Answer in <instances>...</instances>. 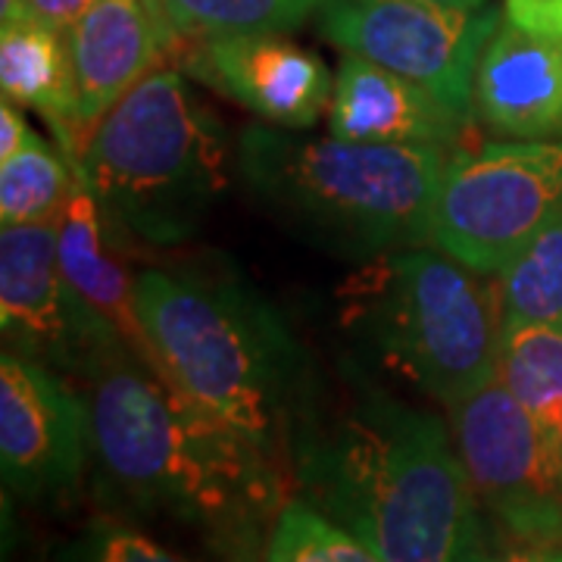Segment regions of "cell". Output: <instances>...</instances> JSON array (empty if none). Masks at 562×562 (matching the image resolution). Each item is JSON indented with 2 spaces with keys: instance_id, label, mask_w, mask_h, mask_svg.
Here are the masks:
<instances>
[{
  "instance_id": "cell-1",
  "label": "cell",
  "mask_w": 562,
  "mask_h": 562,
  "mask_svg": "<svg viewBox=\"0 0 562 562\" xmlns=\"http://www.w3.org/2000/svg\"><path fill=\"white\" fill-rule=\"evenodd\" d=\"M76 387L88 406L91 469L122 509L203 531L213 547L269 531L288 497L279 462L203 413L154 360L106 347Z\"/></svg>"
},
{
  "instance_id": "cell-2",
  "label": "cell",
  "mask_w": 562,
  "mask_h": 562,
  "mask_svg": "<svg viewBox=\"0 0 562 562\" xmlns=\"http://www.w3.org/2000/svg\"><path fill=\"white\" fill-rule=\"evenodd\" d=\"M297 497L384 562H457L472 491L450 425L360 375L338 397L313 387L288 447Z\"/></svg>"
},
{
  "instance_id": "cell-3",
  "label": "cell",
  "mask_w": 562,
  "mask_h": 562,
  "mask_svg": "<svg viewBox=\"0 0 562 562\" xmlns=\"http://www.w3.org/2000/svg\"><path fill=\"white\" fill-rule=\"evenodd\" d=\"M138 313L162 375L188 401L288 460L313 382L276 306L235 272L191 266L138 272Z\"/></svg>"
},
{
  "instance_id": "cell-4",
  "label": "cell",
  "mask_w": 562,
  "mask_h": 562,
  "mask_svg": "<svg viewBox=\"0 0 562 562\" xmlns=\"http://www.w3.org/2000/svg\"><path fill=\"white\" fill-rule=\"evenodd\" d=\"M447 147L306 138L269 122L238 138V169L276 220L347 260L431 244Z\"/></svg>"
},
{
  "instance_id": "cell-5",
  "label": "cell",
  "mask_w": 562,
  "mask_h": 562,
  "mask_svg": "<svg viewBox=\"0 0 562 562\" xmlns=\"http://www.w3.org/2000/svg\"><path fill=\"white\" fill-rule=\"evenodd\" d=\"M76 169L132 238L179 247L228 188V140L179 66H157L98 122Z\"/></svg>"
},
{
  "instance_id": "cell-6",
  "label": "cell",
  "mask_w": 562,
  "mask_h": 562,
  "mask_svg": "<svg viewBox=\"0 0 562 562\" xmlns=\"http://www.w3.org/2000/svg\"><path fill=\"white\" fill-rule=\"evenodd\" d=\"M344 328L425 397L453 406L501 372L497 281L438 247L372 257L341 288Z\"/></svg>"
},
{
  "instance_id": "cell-7",
  "label": "cell",
  "mask_w": 562,
  "mask_h": 562,
  "mask_svg": "<svg viewBox=\"0 0 562 562\" xmlns=\"http://www.w3.org/2000/svg\"><path fill=\"white\" fill-rule=\"evenodd\" d=\"M562 216V140H484L443 162L431 247L497 276L547 222Z\"/></svg>"
},
{
  "instance_id": "cell-8",
  "label": "cell",
  "mask_w": 562,
  "mask_h": 562,
  "mask_svg": "<svg viewBox=\"0 0 562 562\" xmlns=\"http://www.w3.org/2000/svg\"><path fill=\"white\" fill-rule=\"evenodd\" d=\"M501 7L460 10L428 0H325L319 32L341 47L428 88L453 113L475 122L472 94Z\"/></svg>"
},
{
  "instance_id": "cell-9",
  "label": "cell",
  "mask_w": 562,
  "mask_h": 562,
  "mask_svg": "<svg viewBox=\"0 0 562 562\" xmlns=\"http://www.w3.org/2000/svg\"><path fill=\"white\" fill-rule=\"evenodd\" d=\"M472 503L506 531L562 543V469L501 372L447 406Z\"/></svg>"
},
{
  "instance_id": "cell-10",
  "label": "cell",
  "mask_w": 562,
  "mask_h": 562,
  "mask_svg": "<svg viewBox=\"0 0 562 562\" xmlns=\"http://www.w3.org/2000/svg\"><path fill=\"white\" fill-rule=\"evenodd\" d=\"M0 331L10 353L79 379L116 328L81 301L63 276L57 222L3 225L0 232Z\"/></svg>"
},
{
  "instance_id": "cell-11",
  "label": "cell",
  "mask_w": 562,
  "mask_h": 562,
  "mask_svg": "<svg viewBox=\"0 0 562 562\" xmlns=\"http://www.w3.org/2000/svg\"><path fill=\"white\" fill-rule=\"evenodd\" d=\"M91 465L88 406L60 372L3 350L0 360V469L29 503H66Z\"/></svg>"
},
{
  "instance_id": "cell-12",
  "label": "cell",
  "mask_w": 562,
  "mask_h": 562,
  "mask_svg": "<svg viewBox=\"0 0 562 562\" xmlns=\"http://www.w3.org/2000/svg\"><path fill=\"white\" fill-rule=\"evenodd\" d=\"M472 113L503 140H562V0H501Z\"/></svg>"
},
{
  "instance_id": "cell-13",
  "label": "cell",
  "mask_w": 562,
  "mask_h": 562,
  "mask_svg": "<svg viewBox=\"0 0 562 562\" xmlns=\"http://www.w3.org/2000/svg\"><path fill=\"white\" fill-rule=\"evenodd\" d=\"M176 66L222 98L279 128H313L328 113L335 76L284 32H257L184 44Z\"/></svg>"
},
{
  "instance_id": "cell-14",
  "label": "cell",
  "mask_w": 562,
  "mask_h": 562,
  "mask_svg": "<svg viewBox=\"0 0 562 562\" xmlns=\"http://www.w3.org/2000/svg\"><path fill=\"white\" fill-rule=\"evenodd\" d=\"M325 125L331 138L341 140L453 150L472 128V120L453 113L416 81L366 57L347 54L335 76Z\"/></svg>"
},
{
  "instance_id": "cell-15",
  "label": "cell",
  "mask_w": 562,
  "mask_h": 562,
  "mask_svg": "<svg viewBox=\"0 0 562 562\" xmlns=\"http://www.w3.org/2000/svg\"><path fill=\"white\" fill-rule=\"evenodd\" d=\"M76 122L88 144L98 122L166 60L160 32L140 0H94L66 32ZM85 150V147H81Z\"/></svg>"
},
{
  "instance_id": "cell-16",
  "label": "cell",
  "mask_w": 562,
  "mask_h": 562,
  "mask_svg": "<svg viewBox=\"0 0 562 562\" xmlns=\"http://www.w3.org/2000/svg\"><path fill=\"white\" fill-rule=\"evenodd\" d=\"M103 220L106 216L101 201L85 181H79L57 220L63 276L79 291L81 301L116 328L122 341L140 357L157 362L138 313V276H132L125 262L106 247Z\"/></svg>"
},
{
  "instance_id": "cell-17",
  "label": "cell",
  "mask_w": 562,
  "mask_h": 562,
  "mask_svg": "<svg viewBox=\"0 0 562 562\" xmlns=\"http://www.w3.org/2000/svg\"><path fill=\"white\" fill-rule=\"evenodd\" d=\"M0 91L3 101L29 106L50 125L57 147L79 166L81 135L76 122V85L66 32L32 16L0 25Z\"/></svg>"
},
{
  "instance_id": "cell-18",
  "label": "cell",
  "mask_w": 562,
  "mask_h": 562,
  "mask_svg": "<svg viewBox=\"0 0 562 562\" xmlns=\"http://www.w3.org/2000/svg\"><path fill=\"white\" fill-rule=\"evenodd\" d=\"M501 379L538 425L562 469V331L501 322Z\"/></svg>"
},
{
  "instance_id": "cell-19",
  "label": "cell",
  "mask_w": 562,
  "mask_h": 562,
  "mask_svg": "<svg viewBox=\"0 0 562 562\" xmlns=\"http://www.w3.org/2000/svg\"><path fill=\"white\" fill-rule=\"evenodd\" d=\"M79 181L76 162L60 147L32 132L22 150H16L10 160H0V222L3 225L57 222Z\"/></svg>"
},
{
  "instance_id": "cell-20",
  "label": "cell",
  "mask_w": 562,
  "mask_h": 562,
  "mask_svg": "<svg viewBox=\"0 0 562 562\" xmlns=\"http://www.w3.org/2000/svg\"><path fill=\"white\" fill-rule=\"evenodd\" d=\"M172 60L184 44L257 32H291L316 10L310 0H160Z\"/></svg>"
},
{
  "instance_id": "cell-21",
  "label": "cell",
  "mask_w": 562,
  "mask_h": 562,
  "mask_svg": "<svg viewBox=\"0 0 562 562\" xmlns=\"http://www.w3.org/2000/svg\"><path fill=\"white\" fill-rule=\"evenodd\" d=\"M501 322L547 325L562 331V216L497 272Z\"/></svg>"
},
{
  "instance_id": "cell-22",
  "label": "cell",
  "mask_w": 562,
  "mask_h": 562,
  "mask_svg": "<svg viewBox=\"0 0 562 562\" xmlns=\"http://www.w3.org/2000/svg\"><path fill=\"white\" fill-rule=\"evenodd\" d=\"M266 562H384L369 543L328 519L316 506L291 497L266 541Z\"/></svg>"
},
{
  "instance_id": "cell-23",
  "label": "cell",
  "mask_w": 562,
  "mask_h": 562,
  "mask_svg": "<svg viewBox=\"0 0 562 562\" xmlns=\"http://www.w3.org/2000/svg\"><path fill=\"white\" fill-rule=\"evenodd\" d=\"M457 562H562V543L519 538L472 503V513L462 525Z\"/></svg>"
},
{
  "instance_id": "cell-24",
  "label": "cell",
  "mask_w": 562,
  "mask_h": 562,
  "mask_svg": "<svg viewBox=\"0 0 562 562\" xmlns=\"http://www.w3.org/2000/svg\"><path fill=\"white\" fill-rule=\"evenodd\" d=\"M72 562H191L132 525L101 516L76 543Z\"/></svg>"
},
{
  "instance_id": "cell-25",
  "label": "cell",
  "mask_w": 562,
  "mask_h": 562,
  "mask_svg": "<svg viewBox=\"0 0 562 562\" xmlns=\"http://www.w3.org/2000/svg\"><path fill=\"white\" fill-rule=\"evenodd\" d=\"M91 3L94 0H22L25 16L44 22L50 29H60V32H69L72 22L79 20Z\"/></svg>"
},
{
  "instance_id": "cell-26",
  "label": "cell",
  "mask_w": 562,
  "mask_h": 562,
  "mask_svg": "<svg viewBox=\"0 0 562 562\" xmlns=\"http://www.w3.org/2000/svg\"><path fill=\"white\" fill-rule=\"evenodd\" d=\"M29 138H32V128L22 120L20 106L3 101V106H0V160H10L16 150L25 147Z\"/></svg>"
},
{
  "instance_id": "cell-27",
  "label": "cell",
  "mask_w": 562,
  "mask_h": 562,
  "mask_svg": "<svg viewBox=\"0 0 562 562\" xmlns=\"http://www.w3.org/2000/svg\"><path fill=\"white\" fill-rule=\"evenodd\" d=\"M272 531V528H269ZM269 531H247L238 535L235 541L222 543L220 562H266V541H269Z\"/></svg>"
},
{
  "instance_id": "cell-28",
  "label": "cell",
  "mask_w": 562,
  "mask_h": 562,
  "mask_svg": "<svg viewBox=\"0 0 562 562\" xmlns=\"http://www.w3.org/2000/svg\"><path fill=\"white\" fill-rule=\"evenodd\" d=\"M140 3L147 7L150 20H154L157 32H160L162 50H166V60H172V38H169V29H166V20H162V3H160V0H140Z\"/></svg>"
},
{
  "instance_id": "cell-29",
  "label": "cell",
  "mask_w": 562,
  "mask_h": 562,
  "mask_svg": "<svg viewBox=\"0 0 562 562\" xmlns=\"http://www.w3.org/2000/svg\"><path fill=\"white\" fill-rule=\"evenodd\" d=\"M428 3H443V7H460V10H479L487 0H428Z\"/></svg>"
},
{
  "instance_id": "cell-30",
  "label": "cell",
  "mask_w": 562,
  "mask_h": 562,
  "mask_svg": "<svg viewBox=\"0 0 562 562\" xmlns=\"http://www.w3.org/2000/svg\"><path fill=\"white\" fill-rule=\"evenodd\" d=\"M310 3H313V7H316V10H319L322 3H325V0H310Z\"/></svg>"
}]
</instances>
